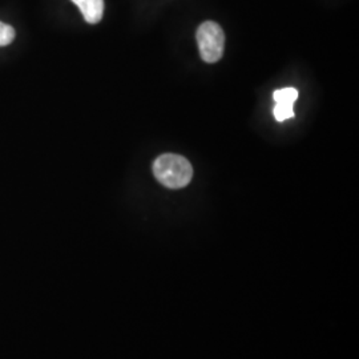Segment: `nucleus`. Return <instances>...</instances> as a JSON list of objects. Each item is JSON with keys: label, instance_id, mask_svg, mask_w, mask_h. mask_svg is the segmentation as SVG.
<instances>
[{"label": "nucleus", "instance_id": "1", "mask_svg": "<svg viewBox=\"0 0 359 359\" xmlns=\"http://www.w3.org/2000/svg\"><path fill=\"white\" fill-rule=\"evenodd\" d=\"M154 177L169 189H181L187 187L193 176L191 163L180 154H161L154 164Z\"/></svg>", "mask_w": 359, "mask_h": 359}, {"label": "nucleus", "instance_id": "2", "mask_svg": "<svg viewBox=\"0 0 359 359\" xmlns=\"http://www.w3.org/2000/svg\"><path fill=\"white\" fill-rule=\"evenodd\" d=\"M197 43L201 59L205 63H216L222 55L225 47V35L222 28L215 22H205L197 29Z\"/></svg>", "mask_w": 359, "mask_h": 359}, {"label": "nucleus", "instance_id": "3", "mask_svg": "<svg viewBox=\"0 0 359 359\" xmlns=\"http://www.w3.org/2000/svg\"><path fill=\"white\" fill-rule=\"evenodd\" d=\"M83 13L84 20L90 25H97L104 15V0H72Z\"/></svg>", "mask_w": 359, "mask_h": 359}, {"label": "nucleus", "instance_id": "4", "mask_svg": "<svg viewBox=\"0 0 359 359\" xmlns=\"http://www.w3.org/2000/svg\"><path fill=\"white\" fill-rule=\"evenodd\" d=\"M276 103L294 104L298 99V90L294 88H283L274 92L273 95Z\"/></svg>", "mask_w": 359, "mask_h": 359}, {"label": "nucleus", "instance_id": "5", "mask_svg": "<svg viewBox=\"0 0 359 359\" xmlns=\"http://www.w3.org/2000/svg\"><path fill=\"white\" fill-rule=\"evenodd\" d=\"M274 117H276L277 121H285L287 118L294 117L293 104L276 103Z\"/></svg>", "mask_w": 359, "mask_h": 359}, {"label": "nucleus", "instance_id": "6", "mask_svg": "<svg viewBox=\"0 0 359 359\" xmlns=\"http://www.w3.org/2000/svg\"><path fill=\"white\" fill-rule=\"evenodd\" d=\"M15 39V29L13 27L0 22V47L10 46Z\"/></svg>", "mask_w": 359, "mask_h": 359}]
</instances>
